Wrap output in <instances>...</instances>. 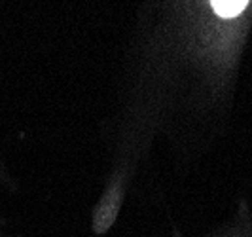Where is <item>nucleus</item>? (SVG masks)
<instances>
[{"mask_svg":"<svg viewBox=\"0 0 252 237\" xmlns=\"http://www.w3.org/2000/svg\"><path fill=\"white\" fill-rule=\"evenodd\" d=\"M213 8L222 17H235L243 8L249 4V0H211Z\"/></svg>","mask_w":252,"mask_h":237,"instance_id":"f257e3e1","label":"nucleus"}]
</instances>
